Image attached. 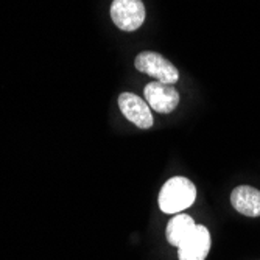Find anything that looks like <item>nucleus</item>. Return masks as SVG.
Wrapping results in <instances>:
<instances>
[{
  "mask_svg": "<svg viewBox=\"0 0 260 260\" xmlns=\"http://www.w3.org/2000/svg\"><path fill=\"white\" fill-rule=\"evenodd\" d=\"M197 187L184 176H175L165 182L159 192V207L164 214H178L195 203Z\"/></svg>",
  "mask_w": 260,
  "mask_h": 260,
  "instance_id": "f257e3e1",
  "label": "nucleus"
},
{
  "mask_svg": "<svg viewBox=\"0 0 260 260\" xmlns=\"http://www.w3.org/2000/svg\"><path fill=\"white\" fill-rule=\"evenodd\" d=\"M134 66L139 72L147 74L165 84H175L179 80L178 69L156 52H142L136 56Z\"/></svg>",
  "mask_w": 260,
  "mask_h": 260,
  "instance_id": "f03ea898",
  "label": "nucleus"
},
{
  "mask_svg": "<svg viewBox=\"0 0 260 260\" xmlns=\"http://www.w3.org/2000/svg\"><path fill=\"white\" fill-rule=\"evenodd\" d=\"M111 19L123 31H136L145 20V7L142 0H112Z\"/></svg>",
  "mask_w": 260,
  "mask_h": 260,
  "instance_id": "7ed1b4c3",
  "label": "nucleus"
},
{
  "mask_svg": "<svg viewBox=\"0 0 260 260\" xmlns=\"http://www.w3.org/2000/svg\"><path fill=\"white\" fill-rule=\"evenodd\" d=\"M144 93H145V100L148 106L159 114L173 112L179 103V93L173 87V84L153 81L145 86Z\"/></svg>",
  "mask_w": 260,
  "mask_h": 260,
  "instance_id": "20e7f679",
  "label": "nucleus"
},
{
  "mask_svg": "<svg viewBox=\"0 0 260 260\" xmlns=\"http://www.w3.org/2000/svg\"><path fill=\"white\" fill-rule=\"evenodd\" d=\"M119 108L126 119L140 129H148L153 126L151 108L145 100L137 97L136 93L123 92L119 95Z\"/></svg>",
  "mask_w": 260,
  "mask_h": 260,
  "instance_id": "39448f33",
  "label": "nucleus"
},
{
  "mask_svg": "<svg viewBox=\"0 0 260 260\" xmlns=\"http://www.w3.org/2000/svg\"><path fill=\"white\" fill-rule=\"evenodd\" d=\"M210 251V232L206 226L197 224L193 232L178 246L179 260H206Z\"/></svg>",
  "mask_w": 260,
  "mask_h": 260,
  "instance_id": "423d86ee",
  "label": "nucleus"
},
{
  "mask_svg": "<svg viewBox=\"0 0 260 260\" xmlns=\"http://www.w3.org/2000/svg\"><path fill=\"white\" fill-rule=\"evenodd\" d=\"M234 209L246 217H260V190L251 185H239L231 193Z\"/></svg>",
  "mask_w": 260,
  "mask_h": 260,
  "instance_id": "0eeeda50",
  "label": "nucleus"
},
{
  "mask_svg": "<svg viewBox=\"0 0 260 260\" xmlns=\"http://www.w3.org/2000/svg\"><path fill=\"white\" fill-rule=\"evenodd\" d=\"M197 228V223L193 221L192 217L188 215H176L173 217L169 224H167V231H165V237H167V242L172 246H181L182 242L193 232V229Z\"/></svg>",
  "mask_w": 260,
  "mask_h": 260,
  "instance_id": "6e6552de",
  "label": "nucleus"
}]
</instances>
